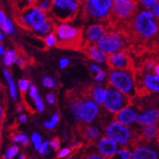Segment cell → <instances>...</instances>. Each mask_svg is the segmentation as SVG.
<instances>
[{"label": "cell", "instance_id": "e575fe53", "mask_svg": "<svg viewBox=\"0 0 159 159\" xmlns=\"http://www.w3.org/2000/svg\"><path fill=\"white\" fill-rule=\"evenodd\" d=\"M116 155L121 159H132V152L126 148V146H123V148L119 149Z\"/></svg>", "mask_w": 159, "mask_h": 159}, {"label": "cell", "instance_id": "f35d334b", "mask_svg": "<svg viewBox=\"0 0 159 159\" xmlns=\"http://www.w3.org/2000/svg\"><path fill=\"white\" fill-rule=\"evenodd\" d=\"M50 148L55 151H59L60 148V140L58 137H55L50 141Z\"/></svg>", "mask_w": 159, "mask_h": 159}, {"label": "cell", "instance_id": "83f0119b", "mask_svg": "<svg viewBox=\"0 0 159 159\" xmlns=\"http://www.w3.org/2000/svg\"><path fill=\"white\" fill-rule=\"evenodd\" d=\"M0 28H1V30L5 35H16V34L12 21L8 19V18L7 19L4 23L0 25Z\"/></svg>", "mask_w": 159, "mask_h": 159}, {"label": "cell", "instance_id": "8992f818", "mask_svg": "<svg viewBox=\"0 0 159 159\" xmlns=\"http://www.w3.org/2000/svg\"><path fill=\"white\" fill-rule=\"evenodd\" d=\"M55 34L58 38L59 46L74 47L81 42L82 33L80 29L71 25L69 22H57Z\"/></svg>", "mask_w": 159, "mask_h": 159}, {"label": "cell", "instance_id": "9f6ffc18", "mask_svg": "<svg viewBox=\"0 0 159 159\" xmlns=\"http://www.w3.org/2000/svg\"><path fill=\"white\" fill-rule=\"evenodd\" d=\"M67 137H68V136H67V132H63V138L64 140H67Z\"/></svg>", "mask_w": 159, "mask_h": 159}, {"label": "cell", "instance_id": "7bdbcfd3", "mask_svg": "<svg viewBox=\"0 0 159 159\" xmlns=\"http://www.w3.org/2000/svg\"><path fill=\"white\" fill-rule=\"evenodd\" d=\"M70 64V59H67V58H62V59H59V68L61 70L65 69L66 67Z\"/></svg>", "mask_w": 159, "mask_h": 159}, {"label": "cell", "instance_id": "7a4b0ae2", "mask_svg": "<svg viewBox=\"0 0 159 159\" xmlns=\"http://www.w3.org/2000/svg\"><path fill=\"white\" fill-rule=\"evenodd\" d=\"M110 85L132 98L137 93L136 77L131 69H111L108 75Z\"/></svg>", "mask_w": 159, "mask_h": 159}, {"label": "cell", "instance_id": "3957f363", "mask_svg": "<svg viewBox=\"0 0 159 159\" xmlns=\"http://www.w3.org/2000/svg\"><path fill=\"white\" fill-rule=\"evenodd\" d=\"M82 6V0H54L48 13L56 22H70L73 20Z\"/></svg>", "mask_w": 159, "mask_h": 159}, {"label": "cell", "instance_id": "d4e9b609", "mask_svg": "<svg viewBox=\"0 0 159 159\" xmlns=\"http://www.w3.org/2000/svg\"><path fill=\"white\" fill-rule=\"evenodd\" d=\"M81 104L82 100L79 98H75L71 101L70 103V111H71L74 119L78 123L82 122L81 118Z\"/></svg>", "mask_w": 159, "mask_h": 159}, {"label": "cell", "instance_id": "ab89813d", "mask_svg": "<svg viewBox=\"0 0 159 159\" xmlns=\"http://www.w3.org/2000/svg\"><path fill=\"white\" fill-rule=\"evenodd\" d=\"M156 65H157L156 62L153 60H151L150 59V60H148L145 62L144 67L146 71H154Z\"/></svg>", "mask_w": 159, "mask_h": 159}, {"label": "cell", "instance_id": "6f0895ef", "mask_svg": "<svg viewBox=\"0 0 159 159\" xmlns=\"http://www.w3.org/2000/svg\"><path fill=\"white\" fill-rule=\"evenodd\" d=\"M26 158V156H25V153H20V154L18 156V159H25Z\"/></svg>", "mask_w": 159, "mask_h": 159}, {"label": "cell", "instance_id": "7dc6e473", "mask_svg": "<svg viewBox=\"0 0 159 159\" xmlns=\"http://www.w3.org/2000/svg\"><path fill=\"white\" fill-rule=\"evenodd\" d=\"M89 67H90V70L92 71V72H94L95 74L98 73V71H100L101 70H102L100 66H99L98 64H97V63H93V64H91Z\"/></svg>", "mask_w": 159, "mask_h": 159}, {"label": "cell", "instance_id": "603a6c76", "mask_svg": "<svg viewBox=\"0 0 159 159\" xmlns=\"http://www.w3.org/2000/svg\"><path fill=\"white\" fill-rule=\"evenodd\" d=\"M158 127L157 124H149V125L143 126L142 128V136L145 140L151 141L154 140L158 135Z\"/></svg>", "mask_w": 159, "mask_h": 159}, {"label": "cell", "instance_id": "30bf717a", "mask_svg": "<svg viewBox=\"0 0 159 159\" xmlns=\"http://www.w3.org/2000/svg\"><path fill=\"white\" fill-rule=\"evenodd\" d=\"M137 2V0H113L112 16L119 20L131 19L136 13Z\"/></svg>", "mask_w": 159, "mask_h": 159}, {"label": "cell", "instance_id": "5bb4252c", "mask_svg": "<svg viewBox=\"0 0 159 159\" xmlns=\"http://www.w3.org/2000/svg\"><path fill=\"white\" fill-rule=\"evenodd\" d=\"M107 32V28L102 23H93L86 29L84 38L89 44H97Z\"/></svg>", "mask_w": 159, "mask_h": 159}, {"label": "cell", "instance_id": "b9f144b4", "mask_svg": "<svg viewBox=\"0 0 159 159\" xmlns=\"http://www.w3.org/2000/svg\"><path fill=\"white\" fill-rule=\"evenodd\" d=\"M49 146H50V141H43L42 145L40 146L39 149L38 150L39 154L44 156L46 151L49 149Z\"/></svg>", "mask_w": 159, "mask_h": 159}, {"label": "cell", "instance_id": "c3c4849f", "mask_svg": "<svg viewBox=\"0 0 159 159\" xmlns=\"http://www.w3.org/2000/svg\"><path fill=\"white\" fill-rule=\"evenodd\" d=\"M7 18L6 13H5L4 11H0V25L4 23L5 21L7 20Z\"/></svg>", "mask_w": 159, "mask_h": 159}, {"label": "cell", "instance_id": "f907efd6", "mask_svg": "<svg viewBox=\"0 0 159 159\" xmlns=\"http://www.w3.org/2000/svg\"><path fill=\"white\" fill-rule=\"evenodd\" d=\"M28 120L27 115H20L19 117V121L20 122L21 124H25Z\"/></svg>", "mask_w": 159, "mask_h": 159}, {"label": "cell", "instance_id": "1f68e13d", "mask_svg": "<svg viewBox=\"0 0 159 159\" xmlns=\"http://www.w3.org/2000/svg\"><path fill=\"white\" fill-rule=\"evenodd\" d=\"M19 147L17 145H11L9 147L8 149H7L5 152L4 155H3V158L5 159H12L15 157H16L18 153H19Z\"/></svg>", "mask_w": 159, "mask_h": 159}, {"label": "cell", "instance_id": "4316f807", "mask_svg": "<svg viewBox=\"0 0 159 159\" xmlns=\"http://www.w3.org/2000/svg\"><path fill=\"white\" fill-rule=\"evenodd\" d=\"M54 0H34V5L46 13L50 12Z\"/></svg>", "mask_w": 159, "mask_h": 159}, {"label": "cell", "instance_id": "f1b7e54d", "mask_svg": "<svg viewBox=\"0 0 159 159\" xmlns=\"http://www.w3.org/2000/svg\"><path fill=\"white\" fill-rule=\"evenodd\" d=\"M59 122V112H55V114H53V115L50 118V120L49 121H45L43 123V127L46 129L52 130L55 129L57 127L58 124Z\"/></svg>", "mask_w": 159, "mask_h": 159}, {"label": "cell", "instance_id": "816d5d0a", "mask_svg": "<svg viewBox=\"0 0 159 159\" xmlns=\"http://www.w3.org/2000/svg\"><path fill=\"white\" fill-rule=\"evenodd\" d=\"M7 50L5 49L4 46H2V45H0V57H1L2 59L3 58V56H4L5 54L7 53Z\"/></svg>", "mask_w": 159, "mask_h": 159}, {"label": "cell", "instance_id": "7c38bea8", "mask_svg": "<svg viewBox=\"0 0 159 159\" xmlns=\"http://www.w3.org/2000/svg\"><path fill=\"white\" fill-rule=\"evenodd\" d=\"M99 114V105L92 99L87 98L82 100L81 118L82 123L90 124L94 121Z\"/></svg>", "mask_w": 159, "mask_h": 159}, {"label": "cell", "instance_id": "d6986e66", "mask_svg": "<svg viewBox=\"0 0 159 159\" xmlns=\"http://www.w3.org/2000/svg\"><path fill=\"white\" fill-rule=\"evenodd\" d=\"M157 153L148 147H136L132 151V159H157Z\"/></svg>", "mask_w": 159, "mask_h": 159}, {"label": "cell", "instance_id": "4dcf8cb0", "mask_svg": "<svg viewBox=\"0 0 159 159\" xmlns=\"http://www.w3.org/2000/svg\"><path fill=\"white\" fill-rule=\"evenodd\" d=\"M44 42L46 47H48V48L58 45V38H57V36L55 34V32H52V33L49 34L48 35H46L44 38Z\"/></svg>", "mask_w": 159, "mask_h": 159}, {"label": "cell", "instance_id": "db71d44e", "mask_svg": "<svg viewBox=\"0 0 159 159\" xmlns=\"http://www.w3.org/2000/svg\"><path fill=\"white\" fill-rule=\"evenodd\" d=\"M22 110H23V107H22V105H18L17 106V108H16V111L18 113H20V112H22Z\"/></svg>", "mask_w": 159, "mask_h": 159}, {"label": "cell", "instance_id": "277c9868", "mask_svg": "<svg viewBox=\"0 0 159 159\" xmlns=\"http://www.w3.org/2000/svg\"><path fill=\"white\" fill-rule=\"evenodd\" d=\"M82 8L88 19L107 20L112 16L113 0H82Z\"/></svg>", "mask_w": 159, "mask_h": 159}, {"label": "cell", "instance_id": "4fadbf2b", "mask_svg": "<svg viewBox=\"0 0 159 159\" xmlns=\"http://www.w3.org/2000/svg\"><path fill=\"white\" fill-rule=\"evenodd\" d=\"M107 63L111 69H130L131 66L129 57L122 50L108 55Z\"/></svg>", "mask_w": 159, "mask_h": 159}, {"label": "cell", "instance_id": "5b68a950", "mask_svg": "<svg viewBox=\"0 0 159 159\" xmlns=\"http://www.w3.org/2000/svg\"><path fill=\"white\" fill-rule=\"evenodd\" d=\"M48 13L45 12L34 5L27 7L17 17V22L20 26L30 30L35 34L43 26L50 18Z\"/></svg>", "mask_w": 159, "mask_h": 159}, {"label": "cell", "instance_id": "f6af8a7d", "mask_svg": "<svg viewBox=\"0 0 159 159\" xmlns=\"http://www.w3.org/2000/svg\"><path fill=\"white\" fill-rule=\"evenodd\" d=\"M150 11L153 12V16L156 18H159V0L154 4V6L150 9Z\"/></svg>", "mask_w": 159, "mask_h": 159}, {"label": "cell", "instance_id": "681fc988", "mask_svg": "<svg viewBox=\"0 0 159 159\" xmlns=\"http://www.w3.org/2000/svg\"><path fill=\"white\" fill-rule=\"evenodd\" d=\"M16 63L18 67H21V68H22V67H25V60H24L23 59H21V58H19V57H18V59H17Z\"/></svg>", "mask_w": 159, "mask_h": 159}, {"label": "cell", "instance_id": "d6a6232c", "mask_svg": "<svg viewBox=\"0 0 159 159\" xmlns=\"http://www.w3.org/2000/svg\"><path fill=\"white\" fill-rule=\"evenodd\" d=\"M30 141L32 142V144H34V149L38 150L40 148V146L42 145V138L41 135L38 132H34L33 134L30 136Z\"/></svg>", "mask_w": 159, "mask_h": 159}, {"label": "cell", "instance_id": "60d3db41", "mask_svg": "<svg viewBox=\"0 0 159 159\" xmlns=\"http://www.w3.org/2000/svg\"><path fill=\"white\" fill-rule=\"evenodd\" d=\"M71 152V150L69 148H63V149L59 151V153L57 154V157H58V158H64V157L69 156Z\"/></svg>", "mask_w": 159, "mask_h": 159}, {"label": "cell", "instance_id": "bcb514c9", "mask_svg": "<svg viewBox=\"0 0 159 159\" xmlns=\"http://www.w3.org/2000/svg\"><path fill=\"white\" fill-rule=\"evenodd\" d=\"M85 158L87 159H106V157L103 156L102 154L99 153H93V154H89L88 156H86Z\"/></svg>", "mask_w": 159, "mask_h": 159}, {"label": "cell", "instance_id": "2e32d148", "mask_svg": "<svg viewBox=\"0 0 159 159\" xmlns=\"http://www.w3.org/2000/svg\"><path fill=\"white\" fill-rule=\"evenodd\" d=\"M138 114L137 111L130 104L115 115V119L117 121L120 122L121 124L130 127L133 124L136 123V119H137Z\"/></svg>", "mask_w": 159, "mask_h": 159}, {"label": "cell", "instance_id": "7402d4cb", "mask_svg": "<svg viewBox=\"0 0 159 159\" xmlns=\"http://www.w3.org/2000/svg\"><path fill=\"white\" fill-rule=\"evenodd\" d=\"M2 72H3V75H4L7 83L8 84L9 94H10L11 99L12 101H16L18 98V89H17L18 85H16L15 81L13 80L10 71L8 69L4 68Z\"/></svg>", "mask_w": 159, "mask_h": 159}, {"label": "cell", "instance_id": "6da1fadb", "mask_svg": "<svg viewBox=\"0 0 159 159\" xmlns=\"http://www.w3.org/2000/svg\"><path fill=\"white\" fill-rule=\"evenodd\" d=\"M132 30L143 39H151L157 35L159 25L157 18L148 9H143L132 17Z\"/></svg>", "mask_w": 159, "mask_h": 159}, {"label": "cell", "instance_id": "ba28073f", "mask_svg": "<svg viewBox=\"0 0 159 159\" xmlns=\"http://www.w3.org/2000/svg\"><path fill=\"white\" fill-rule=\"evenodd\" d=\"M131 104V98L117 89L109 85L107 87V95L104 102L105 109L109 113L116 115L118 112Z\"/></svg>", "mask_w": 159, "mask_h": 159}, {"label": "cell", "instance_id": "ffe728a7", "mask_svg": "<svg viewBox=\"0 0 159 159\" xmlns=\"http://www.w3.org/2000/svg\"><path fill=\"white\" fill-rule=\"evenodd\" d=\"M29 96L30 97V98L34 102V105H35L36 110L38 111V112H39V113L44 112L46 106H45V103L43 102V100L39 96L38 89H37V87L34 84H32L30 90H29Z\"/></svg>", "mask_w": 159, "mask_h": 159}, {"label": "cell", "instance_id": "f546056e", "mask_svg": "<svg viewBox=\"0 0 159 159\" xmlns=\"http://www.w3.org/2000/svg\"><path fill=\"white\" fill-rule=\"evenodd\" d=\"M12 142L15 144L19 143L22 146L25 147L30 144V139L24 133H17L12 136Z\"/></svg>", "mask_w": 159, "mask_h": 159}, {"label": "cell", "instance_id": "f5cc1de1", "mask_svg": "<svg viewBox=\"0 0 159 159\" xmlns=\"http://www.w3.org/2000/svg\"><path fill=\"white\" fill-rule=\"evenodd\" d=\"M80 142H78V141H76V142H74L73 144H71V148L72 149H76V148H79V147H80Z\"/></svg>", "mask_w": 159, "mask_h": 159}, {"label": "cell", "instance_id": "d590c367", "mask_svg": "<svg viewBox=\"0 0 159 159\" xmlns=\"http://www.w3.org/2000/svg\"><path fill=\"white\" fill-rule=\"evenodd\" d=\"M42 84L44 87L48 89H55L58 86V83L54 78L50 76H45L42 80Z\"/></svg>", "mask_w": 159, "mask_h": 159}, {"label": "cell", "instance_id": "8d00e7d4", "mask_svg": "<svg viewBox=\"0 0 159 159\" xmlns=\"http://www.w3.org/2000/svg\"><path fill=\"white\" fill-rule=\"evenodd\" d=\"M137 1L139 4L143 7L144 9L150 10L158 0H137Z\"/></svg>", "mask_w": 159, "mask_h": 159}, {"label": "cell", "instance_id": "8fae6325", "mask_svg": "<svg viewBox=\"0 0 159 159\" xmlns=\"http://www.w3.org/2000/svg\"><path fill=\"white\" fill-rule=\"evenodd\" d=\"M136 85L140 84V89L149 93H159V75L152 71H146L140 75V79L136 78Z\"/></svg>", "mask_w": 159, "mask_h": 159}, {"label": "cell", "instance_id": "484cf974", "mask_svg": "<svg viewBox=\"0 0 159 159\" xmlns=\"http://www.w3.org/2000/svg\"><path fill=\"white\" fill-rule=\"evenodd\" d=\"M17 59H18V55L16 50L14 49H9L7 50V53L2 58V63L6 67H11V65L16 63Z\"/></svg>", "mask_w": 159, "mask_h": 159}, {"label": "cell", "instance_id": "74e56055", "mask_svg": "<svg viewBox=\"0 0 159 159\" xmlns=\"http://www.w3.org/2000/svg\"><path fill=\"white\" fill-rule=\"evenodd\" d=\"M106 77H107V73H106V71L102 69L98 73L95 74V75L93 76V79H94L95 82H97V83H101L106 79Z\"/></svg>", "mask_w": 159, "mask_h": 159}, {"label": "cell", "instance_id": "cb8c5ba5", "mask_svg": "<svg viewBox=\"0 0 159 159\" xmlns=\"http://www.w3.org/2000/svg\"><path fill=\"white\" fill-rule=\"evenodd\" d=\"M83 134L87 140L90 141H95L101 138L102 132L96 126H87L84 128Z\"/></svg>", "mask_w": 159, "mask_h": 159}, {"label": "cell", "instance_id": "44dd1931", "mask_svg": "<svg viewBox=\"0 0 159 159\" xmlns=\"http://www.w3.org/2000/svg\"><path fill=\"white\" fill-rule=\"evenodd\" d=\"M90 95L91 99L94 101L99 106H103L107 95V88H105L101 84L95 86L91 90Z\"/></svg>", "mask_w": 159, "mask_h": 159}, {"label": "cell", "instance_id": "836d02e7", "mask_svg": "<svg viewBox=\"0 0 159 159\" xmlns=\"http://www.w3.org/2000/svg\"><path fill=\"white\" fill-rule=\"evenodd\" d=\"M17 85H18V88L21 92L23 93H25L29 92L32 84L28 79H20L19 80Z\"/></svg>", "mask_w": 159, "mask_h": 159}, {"label": "cell", "instance_id": "9a60e30c", "mask_svg": "<svg viewBox=\"0 0 159 159\" xmlns=\"http://www.w3.org/2000/svg\"><path fill=\"white\" fill-rule=\"evenodd\" d=\"M97 149L106 158L115 157L119 151V144L107 136L102 137L97 142Z\"/></svg>", "mask_w": 159, "mask_h": 159}, {"label": "cell", "instance_id": "ac0fdd59", "mask_svg": "<svg viewBox=\"0 0 159 159\" xmlns=\"http://www.w3.org/2000/svg\"><path fill=\"white\" fill-rule=\"evenodd\" d=\"M86 55L91 60L97 63H105L107 62L108 55L100 49L97 44H89Z\"/></svg>", "mask_w": 159, "mask_h": 159}, {"label": "cell", "instance_id": "ee69618b", "mask_svg": "<svg viewBox=\"0 0 159 159\" xmlns=\"http://www.w3.org/2000/svg\"><path fill=\"white\" fill-rule=\"evenodd\" d=\"M55 93H47L46 96V102L48 103L49 105H54L55 103Z\"/></svg>", "mask_w": 159, "mask_h": 159}, {"label": "cell", "instance_id": "91938a15", "mask_svg": "<svg viewBox=\"0 0 159 159\" xmlns=\"http://www.w3.org/2000/svg\"><path fill=\"white\" fill-rule=\"evenodd\" d=\"M2 108H0V116H1V118H2Z\"/></svg>", "mask_w": 159, "mask_h": 159}, {"label": "cell", "instance_id": "52a82bcc", "mask_svg": "<svg viewBox=\"0 0 159 159\" xmlns=\"http://www.w3.org/2000/svg\"><path fill=\"white\" fill-rule=\"evenodd\" d=\"M104 135L122 147L127 146L133 139V132L129 126L124 125L116 119L107 124Z\"/></svg>", "mask_w": 159, "mask_h": 159}, {"label": "cell", "instance_id": "e0dca14e", "mask_svg": "<svg viewBox=\"0 0 159 159\" xmlns=\"http://www.w3.org/2000/svg\"><path fill=\"white\" fill-rule=\"evenodd\" d=\"M159 121V109L150 108L143 111L138 114L136 119V124L140 126L157 124Z\"/></svg>", "mask_w": 159, "mask_h": 159}, {"label": "cell", "instance_id": "680465c9", "mask_svg": "<svg viewBox=\"0 0 159 159\" xmlns=\"http://www.w3.org/2000/svg\"><path fill=\"white\" fill-rule=\"evenodd\" d=\"M4 35L5 34H3V33H0V41H1V42H2V41H3V40H4Z\"/></svg>", "mask_w": 159, "mask_h": 159}, {"label": "cell", "instance_id": "11a10c76", "mask_svg": "<svg viewBox=\"0 0 159 159\" xmlns=\"http://www.w3.org/2000/svg\"><path fill=\"white\" fill-rule=\"evenodd\" d=\"M154 72L157 75H159V63H157V65H156V67H155V69H154Z\"/></svg>", "mask_w": 159, "mask_h": 159}, {"label": "cell", "instance_id": "9c48e42d", "mask_svg": "<svg viewBox=\"0 0 159 159\" xmlns=\"http://www.w3.org/2000/svg\"><path fill=\"white\" fill-rule=\"evenodd\" d=\"M124 43L125 39L120 32L110 30L107 32V34L97 43V45L107 55H110L111 53L121 50L124 48Z\"/></svg>", "mask_w": 159, "mask_h": 159}]
</instances>
